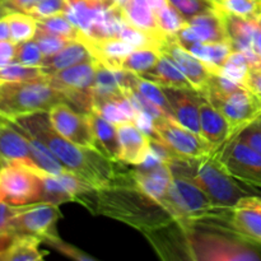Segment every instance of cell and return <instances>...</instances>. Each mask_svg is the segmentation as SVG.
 <instances>
[{
  "mask_svg": "<svg viewBox=\"0 0 261 261\" xmlns=\"http://www.w3.org/2000/svg\"><path fill=\"white\" fill-rule=\"evenodd\" d=\"M167 2L182 15L185 20L217 8V3L213 0H167Z\"/></svg>",
  "mask_w": 261,
  "mask_h": 261,
  "instance_id": "cell-40",
  "label": "cell"
},
{
  "mask_svg": "<svg viewBox=\"0 0 261 261\" xmlns=\"http://www.w3.org/2000/svg\"><path fill=\"white\" fill-rule=\"evenodd\" d=\"M40 0H4L0 3V18L10 13H28Z\"/></svg>",
  "mask_w": 261,
  "mask_h": 261,
  "instance_id": "cell-46",
  "label": "cell"
},
{
  "mask_svg": "<svg viewBox=\"0 0 261 261\" xmlns=\"http://www.w3.org/2000/svg\"><path fill=\"white\" fill-rule=\"evenodd\" d=\"M191 161H170L172 182L168 190L167 212L180 224H191L201 219L213 218L227 211L214 208L206 194L194 181Z\"/></svg>",
  "mask_w": 261,
  "mask_h": 261,
  "instance_id": "cell-3",
  "label": "cell"
},
{
  "mask_svg": "<svg viewBox=\"0 0 261 261\" xmlns=\"http://www.w3.org/2000/svg\"><path fill=\"white\" fill-rule=\"evenodd\" d=\"M75 201L83 204L93 214L114 218L145 234L175 222L173 217L158 201L140 190L134 181L92 189L79 195Z\"/></svg>",
  "mask_w": 261,
  "mask_h": 261,
  "instance_id": "cell-2",
  "label": "cell"
},
{
  "mask_svg": "<svg viewBox=\"0 0 261 261\" xmlns=\"http://www.w3.org/2000/svg\"><path fill=\"white\" fill-rule=\"evenodd\" d=\"M180 224V223H178ZM182 229V244L188 259L198 261H233L261 260L255 249L244 244L240 236L228 237L211 229L195 228L194 224H180Z\"/></svg>",
  "mask_w": 261,
  "mask_h": 261,
  "instance_id": "cell-5",
  "label": "cell"
},
{
  "mask_svg": "<svg viewBox=\"0 0 261 261\" xmlns=\"http://www.w3.org/2000/svg\"><path fill=\"white\" fill-rule=\"evenodd\" d=\"M31 170L35 171L42 180V203L60 205V204L69 203V201H75L79 195L92 190V189H96L86 182L83 178L76 176L75 173H71L69 171H64L59 175H51L40 168H31Z\"/></svg>",
  "mask_w": 261,
  "mask_h": 261,
  "instance_id": "cell-15",
  "label": "cell"
},
{
  "mask_svg": "<svg viewBox=\"0 0 261 261\" xmlns=\"http://www.w3.org/2000/svg\"><path fill=\"white\" fill-rule=\"evenodd\" d=\"M18 206H10L7 204L0 203V229H8L14 214L17 213Z\"/></svg>",
  "mask_w": 261,
  "mask_h": 261,
  "instance_id": "cell-49",
  "label": "cell"
},
{
  "mask_svg": "<svg viewBox=\"0 0 261 261\" xmlns=\"http://www.w3.org/2000/svg\"><path fill=\"white\" fill-rule=\"evenodd\" d=\"M0 167H2V166H0Z\"/></svg>",
  "mask_w": 261,
  "mask_h": 261,
  "instance_id": "cell-59",
  "label": "cell"
},
{
  "mask_svg": "<svg viewBox=\"0 0 261 261\" xmlns=\"http://www.w3.org/2000/svg\"><path fill=\"white\" fill-rule=\"evenodd\" d=\"M93 111L116 126L125 122H137L140 114L122 89L112 93L93 94Z\"/></svg>",
  "mask_w": 261,
  "mask_h": 261,
  "instance_id": "cell-22",
  "label": "cell"
},
{
  "mask_svg": "<svg viewBox=\"0 0 261 261\" xmlns=\"http://www.w3.org/2000/svg\"><path fill=\"white\" fill-rule=\"evenodd\" d=\"M194 35L200 42H229L226 32L223 15L217 7L216 9L199 14L191 19L186 20Z\"/></svg>",
  "mask_w": 261,
  "mask_h": 261,
  "instance_id": "cell-24",
  "label": "cell"
},
{
  "mask_svg": "<svg viewBox=\"0 0 261 261\" xmlns=\"http://www.w3.org/2000/svg\"><path fill=\"white\" fill-rule=\"evenodd\" d=\"M18 234L14 233L12 231H8V229H0V261H2L3 255L8 251L12 244L14 242L15 237Z\"/></svg>",
  "mask_w": 261,
  "mask_h": 261,
  "instance_id": "cell-50",
  "label": "cell"
},
{
  "mask_svg": "<svg viewBox=\"0 0 261 261\" xmlns=\"http://www.w3.org/2000/svg\"><path fill=\"white\" fill-rule=\"evenodd\" d=\"M23 133H24L28 142H30L31 152H32L33 162H35L36 167L45 171V172L51 173V175H59V173L66 171L65 168H64V166L61 165L60 161L56 158V155L54 154V153L51 152V150L48 149V148L46 147L41 140H38L37 138L32 137V135L28 134V133L25 132Z\"/></svg>",
  "mask_w": 261,
  "mask_h": 261,
  "instance_id": "cell-32",
  "label": "cell"
},
{
  "mask_svg": "<svg viewBox=\"0 0 261 261\" xmlns=\"http://www.w3.org/2000/svg\"><path fill=\"white\" fill-rule=\"evenodd\" d=\"M98 60L87 61L71 68L48 74L47 79L54 88L65 96L66 103L83 114L93 110V87L96 83Z\"/></svg>",
  "mask_w": 261,
  "mask_h": 261,
  "instance_id": "cell-7",
  "label": "cell"
},
{
  "mask_svg": "<svg viewBox=\"0 0 261 261\" xmlns=\"http://www.w3.org/2000/svg\"><path fill=\"white\" fill-rule=\"evenodd\" d=\"M134 86L137 87L138 91H139L148 101H150L154 106H157L166 116L172 119V111H171L170 103H168L167 97H166L165 92H163L162 86L154 83V82L148 81V79L143 78V76L138 75V74L135 75Z\"/></svg>",
  "mask_w": 261,
  "mask_h": 261,
  "instance_id": "cell-35",
  "label": "cell"
},
{
  "mask_svg": "<svg viewBox=\"0 0 261 261\" xmlns=\"http://www.w3.org/2000/svg\"><path fill=\"white\" fill-rule=\"evenodd\" d=\"M250 66H251V61L246 54L241 53V51H233L219 74L245 86V79L249 73Z\"/></svg>",
  "mask_w": 261,
  "mask_h": 261,
  "instance_id": "cell-37",
  "label": "cell"
},
{
  "mask_svg": "<svg viewBox=\"0 0 261 261\" xmlns=\"http://www.w3.org/2000/svg\"><path fill=\"white\" fill-rule=\"evenodd\" d=\"M234 137L261 154V115L242 127Z\"/></svg>",
  "mask_w": 261,
  "mask_h": 261,
  "instance_id": "cell-45",
  "label": "cell"
},
{
  "mask_svg": "<svg viewBox=\"0 0 261 261\" xmlns=\"http://www.w3.org/2000/svg\"><path fill=\"white\" fill-rule=\"evenodd\" d=\"M42 244L48 245V246H51L53 249H55L56 251L61 252V254L70 257V259L78 261H97L94 257H92L91 255L86 254V252H83L82 250L76 249L73 245L66 244L65 241H63V240L59 237V234H53V236L46 237L45 240H42Z\"/></svg>",
  "mask_w": 261,
  "mask_h": 261,
  "instance_id": "cell-43",
  "label": "cell"
},
{
  "mask_svg": "<svg viewBox=\"0 0 261 261\" xmlns=\"http://www.w3.org/2000/svg\"><path fill=\"white\" fill-rule=\"evenodd\" d=\"M61 217L59 205L51 203H36L18 206L17 213L12 218L9 231L17 234H31L38 239L58 234L56 223Z\"/></svg>",
  "mask_w": 261,
  "mask_h": 261,
  "instance_id": "cell-11",
  "label": "cell"
},
{
  "mask_svg": "<svg viewBox=\"0 0 261 261\" xmlns=\"http://www.w3.org/2000/svg\"><path fill=\"white\" fill-rule=\"evenodd\" d=\"M172 111V119L186 129L200 135V99L196 89L162 87Z\"/></svg>",
  "mask_w": 261,
  "mask_h": 261,
  "instance_id": "cell-16",
  "label": "cell"
},
{
  "mask_svg": "<svg viewBox=\"0 0 261 261\" xmlns=\"http://www.w3.org/2000/svg\"><path fill=\"white\" fill-rule=\"evenodd\" d=\"M133 180L140 190L154 199L167 211L168 190L172 182V171L168 161L158 157L152 149L150 154L142 165L130 170Z\"/></svg>",
  "mask_w": 261,
  "mask_h": 261,
  "instance_id": "cell-12",
  "label": "cell"
},
{
  "mask_svg": "<svg viewBox=\"0 0 261 261\" xmlns=\"http://www.w3.org/2000/svg\"><path fill=\"white\" fill-rule=\"evenodd\" d=\"M120 162L129 166L142 165L150 154V138L135 122L117 125Z\"/></svg>",
  "mask_w": 261,
  "mask_h": 261,
  "instance_id": "cell-20",
  "label": "cell"
},
{
  "mask_svg": "<svg viewBox=\"0 0 261 261\" xmlns=\"http://www.w3.org/2000/svg\"><path fill=\"white\" fill-rule=\"evenodd\" d=\"M199 110H200V135L211 145L213 152H217L226 144L227 140L233 137L229 122L203 93H201Z\"/></svg>",
  "mask_w": 261,
  "mask_h": 261,
  "instance_id": "cell-21",
  "label": "cell"
},
{
  "mask_svg": "<svg viewBox=\"0 0 261 261\" xmlns=\"http://www.w3.org/2000/svg\"><path fill=\"white\" fill-rule=\"evenodd\" d=\"M9 121L41 140L66 171L75 173L93 188H106L120 180L121 172L116 166L117 161L110 160L94 148L79 147L59 134L51 124L48 111L24 115Z\"/></svg>",
  "mask_w": 261,
  "mask_h": 261,
  "instance_id": "cell-1",
  "label": "cell"
},
{
  "mask_svg": "<svg viewBox=\"0 0 261 261\" xmlns=\"http://www.w3.org/2000/svg\"><path fill=\"white\" fill-rule=\"evenodd\" d=\"M23 163L37 168L33 162L31 145L24 133L7 119H0V166Z\"/></svg>",
  "mask_w": 261,
  "mask_h": 261,
  "instance_id": "cell-17",
  "label": "cell"
},
{
  "mask_svg": "<svg viewBox=\"0 0 261 261\" xmlns=\"http://www.w3.org/2000/svg\"><path fill=\"white\" fill-rule=\"evenodd\" d=\"M10 31V41L14 43L32 40L37 31V20L27 13H10L7 17Z\"/></svg>",
  "mask_w": 261,
  "mask_h": 261,
  "instance_id": "cell-33",
  "label": "cell"
},
{
  "mask_svg": "<svg viewBox=\"0 0 261 261\" xmlns=\"http://www.w3.org/2000/svg\"><path fill=\"white\" fill-rule=\"evenodd\" d=\"M48 117L54 129L71 143L79 147L97 149L96 140L87 114L76 111L66 102H61L48 111Z\"/></svg>",
  "mask_w": 261,
  "mask_h": 261,
  "instance_id": "cell-14",
  "label": "cell"
},
{
  "mask_svg": "<svg viewBox=\"0 0 261 261\" xmlns=\"http://www.w3.org/2000/svg\"><path fill=\"white\" fill-rule=\"evenodd\" d=\"M42 68L38 66H27L13 61L8 65L0 68V84L14 83V82H25L45 76Z\"/></svg>",
  "mask_w": 261,
  "mask_h": 261,
  "instance_id": "cell-36",
  "label": "cell"
},
{
  "mask_svg": "<svg viewBox=\"0 0 261 261\" xmlns=\"http://www.w3.org/2000/svg\"><path fill=\"white\" fill-rule=\"evenodd\" d=\"M2 2H4V0H0V3H2Z\"/></svg>",
  "mask_w": 261,
  "mask_h": 261,
  "instance_id": "cell-55",
  "label": "cell"
},
{
  "mask_svg": "<svg viewBox=\"0 0 261 261\" xmlns=\"http://www.w3.org/2000/svg\"><path fill=\"white\" fill-rule=\"evenodd\" d=\"M87 115H88L89 122H91L97 149L103 153L110 160L120 162V143L116 125L110 122L109 120L102 117L93 110Z\"/></svg>",
  "mask_w": 261,
  "mask_h": 261,
  "instance_id": "cell-27",
  "label": "cell"
},
{
  "mask_svg": "<svg viewBox=\"0 0 261 261\" xmlns=\"http://www.w3.org/2000/svg\"><path fill=\"white\" fill-rule=\"evenodd\" d=\"M252 51L256 58L261 60V14L256 17V27H255L254 40H252Z\"/></svg>",
  "mask_w": 261,
  "mask_h": 261,
  "instance_id": "cell-51",
  "label": "cell"
},
{
  "mask_svg": "<svg viewBox=\"0 0 261 261\" xmlns=\"http://www.w3.org/2000/svg\"><path fill=\"white\" fill-rule=\"evenodd\" d=\"M94 58L110 69H120L121 61L132 53L134 46L121 38H103V40H82Z\"/></svg>",
  "mask_w": 261,
  "mask_h": 261,
  "instance_id": "cell-26",
  "label": "cell"
},
{
  "mask_svg": "<svg viewBox=\"0 0 261 261\" xmlns=\"http://www.w3.org/2000/svg\"><path fill=\"white\" fill-rule=\"evenodd\" d=\"M66 102L65 96L54 88L47 76L25 82L0 84V117L14 120L35 112H47L55 105Z\"/></svg>",
  "mask_w": 261,
  "mask_h": 261,
  "instance_id": "cell-4",
  "label": "cell"
},
{
  "mask_svg": "<svg viewBox=\"0 0 261 261\" xmlns=\"http://www.w3.org/2000/svg\"><path fill=\"white\" fill-rule=\"evenodd\" d=\"M114 2H115V4H117L119 7H122V5H124L127 0H114Z\"/></svg>",
  "mask_w": 261,
  "mask_h": 261,
  "instance_id": "cell-54",
  "label": "cell"
},
{
  "mask_svg": "<svg viewBox=\"0 0 261 261\" xmlns=\"http://www.w3.org/2000/svg\"><path fill=\"white\" fill-rule=\"evenodd\" d=\"M43 184L40 176L23 163L0 167V203L25 206L42 203Z\"/></svg>",
  "mask_w": 261,
  "mask_h": 261,
  "instance_id": "cell-8",
  "label": "cell"
},
{
  "mask_svg": "<svg viewBox=\"0 0 261 261\" xmlns=\"http://www.w3.org/2000/svg\"><path fill=\"white\" fill-rule=\"evenodd\" d=\"M162 53L157 47H137L121 61L120 69L143 75L154 69Z\"/></svg>",
  "mask_w": 261,
  "mask_h": 261,
  "instance_id": "cell-31",
  "label": "cell"
},
{
  "mask_svg": "<svg viewBox=\"0 0 261 261\" xmlns=\"http://www.w3.org/2000/svg\"><path fill=\"white\" fill-rule=\"evenodd\" d=\"M216 2H218V0H216Z\"/></svg>",
  "mask_w": 261,
  "mask_h": 261,
  "instance_id": "cell-56",
  "label": "cell"
},
{
  "mask_svg": "<svg viewBox=\"0 0 261 261\" xmlns=\"http://www.w3.org/2000/svg\"><path fill=\"white\" fill-rule=\"evenodd\" d=\"M121 9L126 22L142 32L147 33L160 48L168 36L163 35L158 28L155 14L148 0H127Z\"/></svg>",
  "mask_w": 261,
  "mask_h": 261,
  "instance_id": "cell-23",
  "label": "cell"
},
{
  "mask_svg": "<svg viewBox=\"0 0 261 261\" xmlns=\"http://www.w3.org/2000/svg\"><path fill=\"white\" fill-rule=\"evenodd\" d=\"M229 228L241 239L261 244V198H242L231 211Z\"/></svg>",
  "mask_w": 261,
  "mask_h": 261,
  "instance_id": "cell-18",
  "label": "cell"
},
{
  "mask_svg": "<svg viewBox=\"0 0 261 261\" xmlns=\"http://www.w3.org/2000/svg\"><path fill=\"white\" fill-rule=\"evenodd\" d=\"M191 176L214 208L231 211L242 198L251 195L226 172L216 152L191 161Z\"/></svg>",
  "mask_w": 261,
  "mask_h": 261,
  "instance_id": "cell-6",
  "label": "cell"
},
{
  "mask_svg": "<svg viewBox=\"0 0 261 261\" xmlns=\"http://www.w3.org/2000/svg\"><path fill=\"white\" fill-rule=\"evenodd\" d=\"M143 78L148 79L150 82L160 84L162 87H171V88H184L191 89L194 88L193 84L189 82L185 74L182 73L177 64L172 60L168 55L162 53L160 60L154 69H152L148 73L143 74ZM195 89V88H194Z\"/></svg>",
  "mask_w": 261,
  "mask_h": 261,
  "instance_id": "cell-28",
  "label": "cell"
},
{
  "mask_svg": "<svg viewBox=\"0 0 261 261\" xmlns=\"http://www.w3.org/2000/svg\"><path fill=\"white\" fill-rule=\"evenodd\" d=\"M66 10H68L66 0H40L27 14L32 15L35 19H42L56 14H65Z\"/></svg>",
  "mask_w": 261,
  "mask_h": 261,
  "instance_id": "cell-44",
  "label": "cell"
},
{
  "mask_svg": "<svg viewBox=\"0 0 261 261\" xmlns=\"http://www.w3.org/2000/svg\"><path fill=\"white\" fill-rule=\"evenodd\" d=\"M0 119H2V117H0Z\"/></svg>",
  "mask_w": 261,
  "mask_h": 261,
  "instance_id": "cell-58",
  "label": "cell"
},
{
  "mask_svg": "<svg viewBox=\"0 0 261 261\" xmlns=\"http://www.w3.org/2000/svg\"><path fill=\"white\" fill-rule=\"evenodd\" d=\"M186 50L198 59H200L213 73H221L222 68L229 55L233 53V48L229 42H214L204 43L198 41L189 46Z\"/></svg>",
  "mask_w": 261,
  "mask_h": 261,
  "instance_id": "cell-29",
  "label": "cell"
},
{
  "mask_svg": "<svg viewBox=\"0 0 261 261\" xmlns=\"http://www.w3.org/2000/svg\"><path fill=\"white\" fill-rule=\"evenodd\" d=\"M205 97L226 117L233 137L242 127L261 115V105L245 86H241L236 91L227 94Z\"/></svg>",
  "mask_w": 261,
  "mask_h": 261,
  "instance_id": "cell-13",
  "label": "cell"
},
{
  "mask_svg": "<svg viewBox=\"0 0 261 261\" xmlns=\"http://www.w3.org/2000/svg\"><path fill=\"white\" fill-rule=\"evenodd\" d=\"M245 87L261 105V63L250 66V70L245 79Z\"/></svg>",
  "mask_w": 261,
  "mask_h": 261,
  "instance_id": "cell-47",
  "label": "cell"
},
{
  "mask_svg": "<svg viewBox=\"0 0 261 261\" xmlns=\"http://www.w3.org/2000/svg\"><path fill=\"white\" fill-rule=\"evenodd\" d=\"M45 56L41 53L37 42L35 40H28L24 42L17 43L15 48V59L14 61L23 64L27 66H42Z\"/></svg>",
  "mask_w": 261,
  "mask_h": 261,
  "instance_id": "cell-41",
  "label": "cell"
},
{
  "mask_svg": "<svg viewBox=\"0 0 261 261\" xmlns=\"http://www.w3.org/2000/svg\"><path fill=\"white\" fill-rule=\"evenodd\" d=\"M153 125L160 135V143L171 150L176 160H198L213 153L201 135L186 129L171 117H157L153 120Z\"/></svg>",
  "mask_w": 261,
  "mask_h": 261,
  "instance_id": "cell-10",
  "label": "cell"
},
{
  "mask_svg": "<svg viewBox=\"0 0 261 261\" xmlns=\"http://www.w3.org/2000/svg\"><path fill=\"white\" fill-rule=\"evenodd\" d=\"M216 154L228 175L261 190V154L259 152L233 137L227 140Z\"/></svg>",
  "mask_w": 261,
  "mask_h": 261,
  "instance_id": "cell-9",
  "label": "cell"
},
{
  "mask_svg": "<svg viewBox=\"0 0 261 261\" xmlns=\"http://www.w3.org/2000/svg\"><path fill=\"white\" fill-rule=\"evenodd\" d=\"M10 40L9 24H8L7 18H0V41Z\"/></svg>",
  "mask_w": 261,
  "mask_h": 261,
  "instance_id": "cell-52",
  "label": "cell"
},
{
  "mask_svg": "<svg viewBox=\"0 0 261 261\" xmlns=\"http://www.w3.org/2000/svg\"><path fill=\"white\" fill-rule=\"evenodd\" d=\"M148 3H149L150 8L153 9V12H158V10L161 9V8H163L165 5L168 4L167 0H148Z\"/></svg>",
  "mask_w": 261,
  "mask_h": 261,
  "instance_id": "cell-53",
  "label": "cell"
},
{
  "mask_svg": "<svg viewBox=\"0 0 261 261\" xmlns=\"http://www.w3.org/2000/svg\"><path fill=\"white\" fill-rule=\"evenodd\" d=\"M94 56L88 46L82 40H71L63 50L53 56L45 58L42 63V70L46 75L54 74L56 71L71 68L78 64L94 60Z\"/></svg>",
  "mask_w": 261,
  "mask_h": 261,
  "instance_id": "cell-25",
  "label": "cell"
},
{
  "mask_svg": "<svg viewBox=\"0 0 261 261\" xmlns=\"http://www.w3.org/2000/svg\"><path fill=\"white\" fill-rule=\"evenodd\" d=\"M155 20H157L158 28L161 32L166 36H173L180 28L185 25L186 20L182 15L168 3L163 8H161L158 12L154 13Z\"/></svg>",
  "mask_w": 261,
  "mask_h": 261,
  "instance_id": "cell-39",
  "label": "cell"
},
{
  "mask_svg": "<svg viewBox=\"0 0 261 261\" xmlns=\"http://www.w3.org/2000/svg\"><path fill=\"white\" fill-rule=\"evenodd\" d=\"M213 2H216V0H213Z\"/></svg>",
  "mask_w": 261,
  "mask_h": 261,
  "instance_id": "cell-57",
  "label": "cell"
},
{
  "mask_svg": "<svg viewBox=\"0 0 261 261\" xmlns=\"http://www.w3.org/2000/svg\"><path fill=\"white\" fill-rule=\"evenodd\" d=\"M15 48H17V43L13 41H0V68L14 61Z\"/></svg>",
  "mask_w": 261,
  "mask_h": 261,
  "instance_id": "cell-48",
  "label": "cell"
},
{
  "mask_svg": "<svg viewBox=\"0 0 261 261\" xmlns=\"http://www.w3.org/2000/svg\"><path fill=\"white\" fill-rule=\"evenodd\" d=\"M33 40L37 42L38 47H40L41 53L43 54L45 58L48 56H53L55 54H58L59 51L63 50L71 40H66V38L60 37L58 35H54V33L47 32V31H43L41 28L37 27L36 31V35L33 37Z\"/></svg>",
  "mask_w": 261,
  "mask_h": 261,
  "instance_id": "cell-42",
  "label": "cell"
},
{
  "mask_svg": "<svg viewBox=\"0 0 261 261\" xmlns=\"http://www.w3.org/2000/svg\"><path fill=\"white\" fill-rule=\"evenodd\" d=\"M36 20H37L38 28L66 38V40H79L81 37V31L73 24V22L65 14H56L53 17Z\"/></svg>",
  "mask_w": 261,
  "mask_h": 261,
  "instance_id": "cell-34",
  "label": "cell"
},
{
  "mask_svg": "<svg viewBox=\"0 0 261 261\" xmlns=\"http://www.w3.org/2000/svg\"><path fill=\"white\" fill-rule=\"evenodd\" d=\"M160 50L161 53L168 55L177 64L178 68L182 70V73L185 74L186 78L189 79V82L193 84V87L196 91L203 92V89L205 88L206 83H208L209 78H211L213 71L200 59H198L193 54L189 53L188 50L181 47L173 40L172 36H168L166 38L165 42L161 45Z\"/></svg>",
  "mask_w": 261,
  "mask_h": 261,
  "instance_id": "cell-19",
  "label": "cell"
},
{
  "mask_svg": "<svg viewBox=\"0 0 261 261\" xmlns=\"http://www.w3.org/2000/svg\"><path fill=\"white\" fill-rule=\"evenodd\" d=\"M219 9L242 18H256L261 14V0H218Z\"/></svg>",
  "mask_w": 261,
  "mask_h": 261,
  "instance_id": "cell-38",
  "label": "cell"
},
{
  "mask_svg": "<svg viewBox=\"0 0 261 261\" xmlns=\"http://www.w3.org/2000/svg\"><path fill=\"white\" fill-rule=\"evenodd\" d=\"M41 239L31 234H18L12 246L3 255L2 261H40L47 256V251L40 250Z\"/></svg>",
  "mask_w": 261,
  "mask_h": 261,
  "instance_id": "cell-30",
  "label": "cell"
}]
</instances>
